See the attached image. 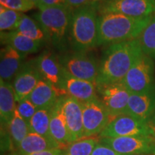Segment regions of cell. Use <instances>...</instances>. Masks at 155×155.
I'll return each mask as SVG.
<instances>
[{"mask_svg": "<svg viewBox=\"0 0 155 155\" xmlns=\"http://www.w3.org/2000/svg\"><path fill=\"white\" fill-rule=\"evenodd\" d=\"M142 54L138 38L109 45L101 61L96 85L121 82Z\"/></svg>", "mask_w": 155, "mask_h": 155, "instance_id": "cell-1", "label": "cell"}, {"mask_svg": "<svg viewBox=\"0 0 155 155\" xmlns=\"http://www.w3.org/2000/svg\"><path fill=\"white\" fill-rule=\"evenodd\" d=\"M152 17L135 18L118 13L99 15L97 45H111L138 38Z\"/></svg>", "mask_w": 155, "mask_h": 155, "instance_id": "cell-2", "label": "cell"}, {"mask_svg": "<svg viewBox=\"0 0 155 155\" xmlns=\"http://www.w3.org/2000/svg\"><path fill=\"white\" fill-rule=\"evenodd\" d=\"M98 5L89 4L73 10L68 40L75 52H86L97 46Z\"/></svg>", "mask_w": 155, "mask_h": 155, "instance_id": "cell-3", "label": "cell"}, {"mask_svg": "<svg viewBox=\"0 0 155 155\" xmlns=\"http://www.w3.org/2000/svg\"><path fill=\"white\" fill-rule=\"evenodd\" d=\"M72 12V9L61 5L41 7L35 15L48 40L55 47L62 48L68 39Z\"/></svg>", "mask_w": 155, "mask_h": 155, "instance_id": "cell-4", "label": "cell"}, {"mask_svg": "<svg viewBox=\"0 0 155 155\" xmlns=\"http://www.w3.org/2000/svg\"><path fill=\"white\" fill-rule=\"evenodd\" d=\"M131 94L155 91V65L154 60L143 53L121 81Z\"/></svg>", "mask_w": 155, "mask_h": 155, "instance_id": "cell-5", "label": "cell"}, {"mask_svg": "<svg viewBox=\"0 0 155 155\" xmlns=\"http://www.w3.org/2000/svg\"><path fill=\"white\" fill-rule=\"evenodd\" d=\"M131 136H154L150 122L141 121L127 114L113 118L104 131L101 138H114Z\"/></svg>", "mask_w": 155, "mask_h": 155, "instance_id": "cell-6", "label": "cell"}, {"mask_svg": "<svg viewBox=\"0 0 155 155\" xmlns=\"http://www.w3.org/2000/svg\"><path fill=\"white\" fill-rule=\"evenodd\" d=\"M62 66L70 75L96 83L99 72L100 63L86 52H75L59 58Z\"/></svg>", "mask_w": 155, "mask_h": 155, "instance_id": "cell-7", "label": "cell"}, {"mask_svg": "<svg viewBox=\"0 0 155 155\" xmlns=\"http://www.w3.org/2000/svg\"><path fill=\"white\" fill-rule=\"evenodd\" d=\"M98 14L118 13L140 18L155 14V0H109L98 5Z\"/></svg>", "mask_w": 155, "mask_h": 155, "instance_id": "cell-8", "label": "cell"}, {"mask_svg": "<svg viewBox=\"0 0 155 155\" xmlns=\"http://www.w3.org/2000/svg\"><path fill=\"white\" fill-rule=\"evenodd\" d=\"M98 98L111 118L126 114L131 93L121 82L96 85Z\"/></svg>", "mask_w": 155, "mask_h": 155, "instance_id": "cell-9", "label": "cell"}, {"mask_svg": "<svg viewBox=\"0 0 155 155\" xmlns=\"http://www.w3.org/2000/svg\"><path fill=\"white\" fill-rule=\"evenodd\" d=\"M100 142L111 147L121 155L154 154L155 137L131 136L114 138H101Z\"/></svg>", "mask_w": 155, "mask_h": 155, "instance_id": "cell-10", "label": "cell"}, {"mask_svg": "<svg viewBox=\"0 0 155 155\" xmlns=\"http://www.w3.org/2000/svg\"><path fill=\"white\" fill-rule=\"evenodd\" d=\"M112 119L99 98L83 104L84 137L99 135Z\"/></svg>", "mask_w": 155, "mask_h": 155, "instance_id": "cell-11", "label": "cell"}, {"mask_svg": "<svg viewBox=\"0 0 155 155\" xmlns=\"http://www.w3.org/2000/svg\"><path fill=\"white\" fill-rule=\"evenodd\" d=\"M58 88L65 96L75 98L82 104L98 98L96 83L72 76L63 68V78Z\"/></svg>", "mask_w": 155, "mask_h": 155, "instance_id": "cell-12", "label": "cell"}, {"mask_svg": "<svg viewBox=\"0 0 155 155\" xmlns=\"http://www.w3.org/2000/svg\"><path fill=\"white\" fill-rule=\"evenodd\" d=\"M42 78L43 77L37 65L35 60L23 64L12 83L17 103L28 98Z\"/></svg>", "mask_w": 155, "mask_h": 155, "instance_id": "cell-13", "label": "cell"}, {"mask_svg": "<svg viewBox=\"0 0 155 155\" xmlns=\"http://www.w3.org/2000/svg\"><path fill=\"white\" fill-rule=\"evenodd\" d=\"M62 110L71 143L84 138L82 103L71 97L65 96Z\"/></svg>", "mask_w": 155, "mask_h": 155, "instance_id": "cell-14", "label": "cell"}, {"mask_svg": "<svg viewBox=\"0 0 155 155\" xmlns=\"http://www.w3.org/2000/svg\"><path fill=\"white\" fill-rule=\"evenodd\" d=\"M65 93L46 79L39 81L28 98L38 109L51 110Z\"/></svg>", "mask_w": 155, "mask_h": 155, "instance_id": "cell-15", "label": "cell"}, {"mask_svg": "<svg viewBox=\"0 0 155 155\" xmlns=\"http://www.w3.org/2000/svg\"><path fill=\"white\" fill-rule=\"evenodd\" d=\"M155 113V91L131 94L126 114L141 121L150 122Z\"/></svg>", "mask_w": 155, "mask_h": 155, "instance_id": "cell-16", "label": "cell"}, {"mask_svg": "<svg viewBox=\"0 0 155 155\" xmlns=\"http://www.w3.org/2000/svg\"><path fill=\"white\" fill-rule=\"evenodd\" d=\"M64 96H62L58 101L55 106L51 109L50 131L52 138L61 144L63 148H66L71 141L62 110Z\"/></svg>", "mask_w": 155, "mask_h": 155, "instance_id": "cell-17", "label": "cell"}, {"mask_svg": "<svg viewBox=\"0 0 155 155\" xmlns=\"http://www.w3.org/2000/svg\"><path fill=\"white\" fill-rule=\"evenodd\" d=\"M43 78L59 87L63 78V68L59 59L50 52H44L35 60Z\"/></svg>", "mask_w": 155, "mask_h": 155, "instance_id": "cell-18", "label": "cell"}, {"mask_svg": "<svg viewBox=\"0 0 155 155\" xmlns=\"http://www.w3.org/2000/svg\"><path fill=\"white\" fill-rule=\"evenodd\" d=\"M2 43L10 46L25 57L29 54L37 53L43 42L29 38L17 31L1 32Z\"/></svg>", "mask_w": 155, "mask_h": 155, "instance_id": "cell-19", "label": "cell"}, {"mask_svg": "<svg viewBox=\"0 0 155 155\" xmlns=\"http://www.w3.org/2000/svg\"><path fill=\"white\" fill-rule=\"evenodd\" d=\"M24 57L9 45H6L1 50L0 60V77L1 80L10 82L25 63Z\"/></svg>", "mask_w": 155, "mask_h": 155, "instance_id": "cell-20", "label": "cell"}, {"mask_svg": "<svg viewBox=\"0 0 155 155\" xmlns=\"http://www.w3.org/2000/svg\"><path fill=\"white\" fill-rule=\"evenodd\" d=\"M20 155H28L42 151L64 149L53 138H48L38 134L30 132L17 145Z\"/></svg>", "mask_w": 155, "mask_h": 155, "instance_id": "cell-21", "label": "cell"}, {"mask_svg": "<svg viewBox=\"0 0 155 155\" xmlns=\"http://www.w3.org/2000/svg\"><path fill=\"white\" fill-rule=\"evenodd\" d=\"M16 109V96L12 84L0 79V117L2 124L8 125Z\"/></svg>", "mask_w": 155, "mask_h": 155, "instance_id": "cell-22", "label": "cell"}, {"mask_svg": "<svg viewBox=\"0 0 155 155\" xmlns=\"http://www.w3.org/2000/svg\"><path fill=\"white\" fill-rule=\"evenodd\" d=\"M15 31L37 41L43 42L48 40L44 30L38 21L26 15H23L18 28Z\"/></svg>", "mask_w": 155, "mask_h": 155, "instance_id": "cell-23", "label": "cell"}, {"mask_svg": "<svg viewBox=\"0 0 155 155\" xmlns=\"http://www.w3.org/2000/svg\"><path fill=\"white\" fill-rule=\"evenodd\" d=\"M51 110L38 109L29 122L30 132L52 138L50 131Z\"/></svg>", "mask_w": 155, "mask_h": 155, "instance_id": "cell-24", "label": "cell"}, {"mask_svg": "<svg viewBox=\"0 0 155 155\" xmlns=\"http://www.w3.org/2000/svg\"><path fill=\"white\" fill-rule=\"evenodd\" d=\"M138 40L143 53L155 60V14L141 32Z\"/></svg>", "mask_w": 155, "mask_h": 155, "instance_id": "cell-25", "label": "cell"}, {"mask_svg": "<svg viewBox=\"0 0 155 155\" xmlns=\"http://www.w3.org/2000/svg\"><path fill=\"white\" fill-rule=\"evenodd\" d=\"M99 139L95 137H84L71 143L64 149V155H91Z\"/></svg>", "mask_w": 155, "mask_h": 155, "instance_id": "cell-26", "label": "cell"}, {"mask_svg": "<svg viewBox=\"0 0 155 155\" xmlns=\"http://www.w3.org/2000/svg\"><path fill=\"white\" fill-rule=\"evenodd\" d=\"M8 127L12 139L17 146L30 133L29 124L19 115L17 109L12 119L8 124Z\"/></svg>", "mask_w": 155, "mask_h": 155, "instance_id": "cell-27", "label": "cell"}, {"mask_svg": "<svg viewBox=\"0 0 155 155\" xmlns=\"http://www.w3.org/2000/svg\"><path fill=\"white\" fill-rule=\"evenodd\" d=\"M22 12L7 8L0 5V30L1 32L15 31L18 28Z\"/></svg>", "mask_w": 155, "mask_h": 155, "instance_id": "cell-28", "label": "cell"}, {"mask_svg": "<svg viewBox=\"0 0 155 155\" xmlns=\"http://www.w3.org/2000/svg\"><path fill=\"white\" fill-rule=\"evenodd\" d=\"M17 111L19 115L29 124L30 119L38 111V108L28 98H26L17 103Z\"/></svg>", "mask_w": 155, "mask_h": 155, "instance_id": "cell-29", "label": "cell"}, {"mask_svg": "<svg viewBox=\"0 0 155 155\" xmlns=\"http://www.w3.org/2000/svg\"><path fill=\"white\" fill-rule=\"evenodd\" d=\"M0 5L19 12H28L36 7L30 0H0Z\"/></svg>", "mask_w": 155, "mask_h": 155, "instance_id": "cell-30", "label": "cell"}, {"mask_svg": "<svg viewBox=\"0 0 155 155\" xmlns=\"http://www.w3.org/2000/svg\"><path fill=\"white\" fill-rule=\"evenodd\" d=\"M91 155H121L116 152L111 147L99 142L93 151Z\"/></svg>", "mask_w": 155, "mask_h": 155, "instance_id": "cell-31", "label": "cell"}, {"mask_svg": "<svg viewBox=\"0 0 155 155\" xmlns=\"http://www.w3.org/2000/svg\"><path fill=\"white\" fill-rule=\"evenodd\" d=\"M64 4L73 9L93 3V0H63Z\"/></svg>", "mask_w": 155, "mask_h": 155, "instance_id": "cell-32", "label": "cell"}, {"mask_svg": "<svg viewBox=\"0 0 155 155\" xmlns=\"http://www.w3.org/2000/svg\"><path fill=\"white\" fill-rule=\"evenodd\" d=\"M28 155H64V151L62 149H54L45 151H42L40 152L32 153Z\"/></svg>", "mask_w": 155, "mask_h": 155, "instance_id": "cell-33", "label": "cell"}, {"mask_svg": "<svg viewBox=\"0 0 155 155\" xmlns=\"http://www.w3.org/2000/svg\"><path fill=\"white\" fill-rule=\"evenodd\" d=\"M40 1V7H51V6L65 5L63 0H39Z\"/></svg>", "mask_w": 155, "mask_h": 155, "instance_id": "cell-34", "label": "cell"}, {"mask_svg": "<svg viewBox=\"0 0 155 155\" xmlns=\"http://www.w3.org/2000/svg\"><path fill=\"white\" fill-rule=\"evenodd\" d=\"M30 1L32 2L35 5L37 8L39 9V7H40V1H39V0H30Z\"/></svg>", "mask_w": 155, "mask_h": 155, "instance_id": "cell-35", "label": "cell"}, {"mask_svg": "<svg viewBox=\"0 0 155 155\" xmlns=\"http://www.w3.org/2000/svg\"><path fill=\"white\" fill-rule=\"evenodd\" d=\"M109 1V0H93V3L96 4V5H99L101 3Z\"/></svg>", "mask_w": 155, "mask_h": 155, "instance_id": "cell-36", "label": "cell"}, {"mask_svg": "<svg viewBox=\"0 0 155 155\" xmlns=\"http://www.w3.org/2000/svg\"><path fill=\"white\" fill-rule=\"evenodd\" d=\"M151 127H152L153 130H154V136H155V116L154 117V119H153V121L152 122V124H150Z\"/></svg>", "mask_w": 155, "mask_h": 155, "instance_id": "cell-37", "label": "cell"}, {"mask_svg": "<svg viewBox=\"0 0 155 155\" xmlns=\"http://www.w3.org/2000/svg\"><path fill=\"white\" fill-rule=\"evenodd\" d=\"M136 155H146V154H136Z\"/></svg>", "mask_w": 155, "mask_h": 155, "instance_id": "cell-38", "label": "cell"}, {"mask_svg": "<svg viewBox=\"0 0 155 155\" xmlns=\"http://www.w3.org/2000/svg\"><path fill=\"white\" fill-rule=\"evenodd\" d=\"M154 155H155V152H154Z\"/></svg>", "mask_w": 155, "mask_h": 155, "instance_id": "cell-39", "label": "cell"}]
</instances>
